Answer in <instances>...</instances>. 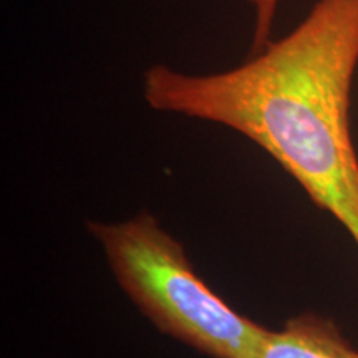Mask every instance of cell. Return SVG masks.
Segmentation results:
<instances>
[{
	"label": "cell",
	"mask_w": 358,
	"mask_h": 358,
	"mask_svg": "<svg viewBox=\"0 0 358 358\" xmlns=\"http://www.w3.org/2000/svg\"><path fill=\"white\" fill-rule=\"evenodd\" d=\"M358 0H317L245 64L208 75L155 65L143 96L163 113L234 129L261 146L358 245V156L350 129Z\"/></svg>",
	"instance_id": "1"
},
{
	"label": "cell",
	"mask_w": 358,
	"mask_h": 358,
	"mask_svg": "<svg viewBox=\"0 0 358 358\" xmlns=\"http://www.w3.org/2000/svg\"><path fill=\"white\" fill-rule=\"evenodd\" d=\"M118 284L163 334L213 358H256L266 327L236 312L196 274L151 214L90 222Z\"/></svg>",
	"instance_id": "2"
},
{
	"label": "cell",
	"mask_w": 358,
	"mask_h": 358,
	"mask_svg": "<svg viewBox=\"0 0 358 358\" xmlns=\"http://www.w3.org/2000/svg\"><path fill=\"white\" fill-rule=\"evenodd\" d=\"M256 358H358V350L335 322L302 313L279 330L266 329Z\"/></svg>",
	"instance_id": "3"
},
{
	"label": "cell",
	"mask_w": 358,
	"mask_h": 358,
	"mask_svg": "<svg viewBox=\"0 0 358 358\" xmlns=\"http://www.w3.org/2000/svg\"><path fill=\"white\" fill-rule=\"evenodd\" d=\"M254 8L252 53L262 50L271 42V30L274 25L279 0H245Z\"/></svg>",
	"instance_id": "4"
}]
</instances>
